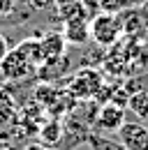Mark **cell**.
Masks as SVG:
<instances>
[{"label": "cell", "mask_w": 148, "mask_h": 150, "mask_svg": "<svg viewBox=\"0 0 148 150\" xmlns=\"http://www.w3.org/2000/svg\"><path fill=\"white\" fill-rule=\"evenodd\" d=\"M123 37V21L120 14L100 12L90 19V39L100 46H113Z\"/></svg>", "instance_id": "obj_1"}, {"label": "cell", "mask_w": 148, "mask_h": 150, "mask_svg": "<svg viewBox=\"0 0 148 150\" xmlns=\"http://www.w3.org/2000/svg\"><path fill=\"white\" fill-rule=\"evenodd\" d=\"M37 72H39V67L18 46L9 49L7 56L0 62V79H5V81H23L28 76L37 74Z\"/></svg>", "instance_id": "obj_2"}, {"label": "cell", "mask_w": 148, "mask_h": 150, "mask_svg": "<svg viewBox=\"0 0 148 150\" xmlns=\"http://www.w3.org/2000/svg\"><path fill=\"white\" fill-rule=\"evenodd\" d=\"M102 86H104L102 74L97 69H92V67H83V69H79L72 76L67 93L72 95L74 99H79V102H90V99H95V95H97V90Z\"/></svg>", "instance_id": "obj_3"}, {"label": "cell", "mask_w": 148, "mask_h": 150, "mask_svg": "<svg viewBox=\"0 0 148 150\" xmlns=\"http://www.w3.org/2000/svg\"><path fill=\"white\" fill-rule=\"evenodd\" d=\"M118 141L127 150H148V125L141 120H125V125L116 132Z\"/></svg>", "instance_id": "obj_4"}, {"label": "cell", "mask_w": 148, "mask_h": 150, "mask_svg": "<svg viewBox=\"0 0 148 150\" xmlns=\"http://www.w3.org/2000/svg\"><path fill=\"white\" fill-rule=\"evenodd\" d=\"M127 120V109L118 106V104H102L97 109V118H95V127L100 132H118Z\"/></svg>", "instance_id": "obj_5"}, {"label": "cell", "mask_w": 148, "mask_h": 150, "mask_svg": "<svg viewBox=\"0 0 148 150\" xmlns=\"http://www.w3.org/2000/svg\"><path fill=\"white\" fill-rule=\"evenodd\" d=\"M63 39L72 46H83L90 39V21L88 19L63 21Z\"/></svg>", "instance_id": "obj_6"}, {"label": "cell", "mask_w": 148, "mask_h": 150, "mask_svg": "<svg viewBox=\"0 0 148 150\" xmlns=\"http://www.w3.org/2000/svg\"><path fill=\"white\" fill-rule=\"evenodd\" d=\"M65 39L60 33H49L46 37L42 39V51H44V65L46 62H56L65 56Z\"/></svg>", "instance_id": "obj_7"}, {"label": "cell", "mask_w": 148, "mask_h": 150, "mask_svg": "<svg viewBox=\"0 0 148 150\" xmlns=\"http://www.w3.org/2000/svg\"><path fill=\"white\" fill-rule=\"evenodd\" d=\"M127 111L134 113V118H137V120L148 122V88H139L137 93L130 95Z\"/></svg>", "instance_id": "obj_8"}, {"label": "cell", "mask_w": 148, "mask_h": 150, "mask_svg": "<svg viewBox=\"0 0 148 150\" xmlns=\"http://www.w3.org/2000/svg\"><path fill=\"white\" fill-rule=\"evenodd\" d=\"M92 150H127L118 139H111V136H104V134H97V132H90L88 141H86Z\"/></svg>", "instance_id": "obj_9"}, {"label": "cell", "mask_w": 148, "mask_h": 150, "mask_svg": "<svg viewBox=\"0 0 148 150\" xmlns=\"http://www.w3.org/2000/svg\"><path fill=\"white\" fill-rule=\"evenodd\" d=\"M39 136H42V143L56 146V143L60 141V136H63V125H60L58 120H51V122H46L44 127H39Z\"/></svg>", "instance_id": "obj_10"}, {"label": "cell", "mask_w": 148, "mask_h": 150, "mask_svg": "<svg viewBox=\"0 0 148 150\" xmlns=\"http://www.w3.org/2000/svg\"><path fill=\"white\" fill-rule=\"evenodd\" d=\"M14 115H16V106H14L12 97L5 93V90H0V127L7 125V122H12Z\"/></svg>", "instance_id": "obj_11"}, {"label": "cell", "mask_w": 148, "mask_h": 150, "mask_svg": "<svg viewBox=\"0 0 148 150\" xmlns=\"http://www.w3.org/2000/svg\"><path fill=\"white\" fill-rule=\"evenodd\" d=\"M28 5H30L33 9H39V12H44V9H49V7L53 5V0H28Z\"/></svg>", "instance_id": "obj_12"}, {"label": "cell", "mask_w": 148, "mask_h": 150, "mask_svg": "<svg viewBox=\"0 0 148 150\" xmlns=\"http://www.w3.org/2000/svg\"><path fill=\"white\" fill-rule=\"evenodd\" d=\"M12 46H9V42H7V37L0 33V62H2V58L7 56V51H9Z\"/></svg>", "instance_id": "obj_13"}, {"label": "cell", "mask_w": 148, "mask_h": 150, "mask_svg": "<svg viewBox=\"0 0 148 150\" xmlns=\"http://www.w3.org/2000/svg\"><path fill=\"white\" fill-rule=\"evenodd\" d=\"M23 150H51V148H49L46 143H28Z\"/></svg>", "instance_id": "obj_14"}, {"label": "cell", "mask_w": 148, "mask_h": 150, "mask_svg": "<svg viewBox=\"0 0 148 150\" xmlns=\"http://www.w3.org/2000/svg\"><path fill=\"white\" fill-rule=\"evenodd\" d=\"M74 2H81V0H53V5H58V7H67V5H74Z\"/></svg>", "instance_id": "obj_15"}, {"label": "cell", "mask_w": 148, "mask_h": 150, "mask_svg": "<svg viewBox=\"0 0 148 150\" xmlns=\"http://www.w3.org/2000/svg\"><path fill=\"white\" fill-rule=\"evenodd\" d=\"M146 125H148V122H146Z\"/></svg>", "instance_id": "obj_16"}]
</instances>
